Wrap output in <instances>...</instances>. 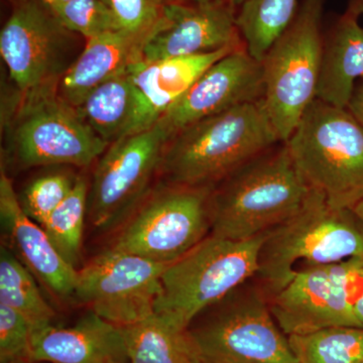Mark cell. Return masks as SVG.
<instances>
[{
  "instance_id": "cell-36",
  "label": "cell",
  "mask_w": 363,
  "mask_h": 363,
  "mask_svg": "<svg viewBox=\"0 0 363 363\" xmlns=\"http://www.w3.org/2000/svg\"><path fill=\"white\" fill-rule=\"evenodd\" d=\"M353 210H354L355 213H357V216L359 217L363 222V199L358 203L357 206L353 208Z\"/></svg>"
},
{
  "instance_id": "cell-27",
  "label": "cell",
  "mask_w": 363,
  "mask_h": 363,
  "mask_svg": "<svg viewBox=\"0 0 363 363\" xmlns=\"http://www.w3.org/2000/svg\"><path fill=\"white\" fill-rule=\"evenodd\" d=\"M52 13L66 30L80 33L86 40L121 30L105 0H70Z\"/></svg>"
},
{
  "instance_id": "cell-23",
  "label": "cell",
  "mask_w": 363,
  "mask_h": 363,
  "mask_svg": "<svg viewBox=\"0 0 363 363\" xmlns=\"http://www.w3.org/2000/svg\"><path fill=\"white\" fill-rule=\"evenodd\" d=\"M130 363H191L185 330L159 315L123 328Z\"/></svg>"
},
{
  "instance_id": "cell-24",
  "label": "cell",
  "mask_w": 363,
  "mask_h": 363,
  "mask_svg": "<svg viewBox=\"0 0 363 363\" xmlns=\"http://www.w3.org/2000/svg\"><path fill=\"white\" fill-rule=\"evenodd\" d=\"M298 0H250L236 16L238 32L248 54L262 62L274 40L297 13Z\"/></svg>"
},
{
  "instance_id": "cell-30",
  "label": "cell",
  "mask_w": 363,
  "mask_h": 363,
  "mask_svg": "<svg viewBox=\"0 0 363 363\" xmlns=\"http://www.w3.org/2000/svg\"><path fill=\"white\" fill-rule=\"evenodd\" d=\"M33 332L21 313L0 303V362L32 358Z\"/></svg>"
},
{
  "instance_id": "cell-32",
  "label": "cell",
  "mask_w": 363,
  "mask_h": 363,
  "mask_svg": "<svg viewBox=\"0 0 363 363\" xmlns=\"http://www.w3.org/2000/svg\"><path fill=\"white\" fill-rule=\"evenodd\" d=\"M355 314H357L358 321L363 327V269L362 279H360L359 291H358L357 301H355Z\"/></svg>"
},
{
  "instance_id": "cell-20",
  "label": "cell",
  "mask_w": 363,
  "mask_h": 363,
  "mask_svg": "<svg viewBox=\"0 0 363 363\" xmlns=\"http://www.w3.org/2000/svg\"><path fill=\"white\" fill-rule=\"evenodd\" d=\"M358 79L363 80V26L345 11L324 37L316 98L347 108Z\"/></svg>"
},
{
  "instance_id": "cell-5",
  "label": "cell",
  "mask_w": 363,
  "mask_h": 363,
  "mask_svg": "<svg viewBox=\"0 0 363 363\" xmlns=\"http://www.w3.org/2000/svg\"><path fill=\"white\" fill-rule=\"evenodd\" d=\"M185 337L191 363H298L255 278L199 313Z\"/></svg>"
},
{
  "instance_id": "cell-33",
  "label": "cell",
  "mask_w": 363,
  "mask_h": 363,
  "mask_svg": "<svg viewBox=\"0 0 363 363\" xmlns=\"http://www.w3.org/2000/svg\"><path fill=\"white\" fill-rule=\"evenodd\" d=\"M346 11L357 18L363 16V0H348Z\"/></svg>"
},
{
  "instance_id": "cell-1",
  "label": "cell",
  "mask_w": 363,
  "mask_h": 363,
  "mask_svg": "<svg viewBox=\"0 0 363 363\" xmlns=\"http://www.w3.org/2000/svg\"><path fill=\"white\" fill-rule=\"evenodd\" d=\"M279 143L264 100L247 102L172 136L159 175L169 185L214 187Z\"/></svg>"
},
{
  "instance_id": "cell-10",
  "label": "cell",
  "mask_w": 363,
  "mask_h": 363,
  "mask_svg": "<svg viewBox=\"0 0 363 363\" xmlns=\"http://www.w3.org/2000/svg\"><path fill=\"white\" fill-rule=\"evenodd\" d=\"M171 135L157 121L111 143L99 157L88 196L91 223L108 230L130 216L150 194Z\"/></svg>"
},
{
  "instance_id": "cell-6",
  "label": "cell",
  "mask_w": 363,
  "mask_h": 363,
  "mask_svg": "<svg viewBox=\"0 0 363 363\" xmlns=\"http://www.w3.org/2000/svg\"><path fill=\"white\" fill-rule=\"evenodd\" d=\"M301 175L331 206L363 199V126L346 108L315 99L286 142Z\"/></svg>"
},
{
  "instance_id": "cell-4",
  "label": "cell",
  "mask_w": 363,
  "mask_h": 363,
  "mask_svg": "<svg viewBox=\"0 0 363 363\" xmlns=\"http://www.w3.org/2000/svg\"><path fill=\"white\" fill-rule=\"evenodd\" d=\"M352 257L363 259L362 219L311 189L297 213L267 233L255 279L272 300L301 269Z\"/></svg>"
},
{
  "instance_id": "cell-19",
  "label": "cell",
  "mask_w": 363,
  "mask_h": 363,
  "mask_svg": "<svg viewBox=\"0 0 363 363\" xmlns=\"http://www.w3.org/2000/svg\"><path fill=\"white\" fill-rule=\"evenodd\" d=\"M241 45L199 56L133 64L130 74L142 98L143 130L156 123L210 66Z\"/></svg>"
},
{
  "instance_id": "cell-14",
  "label": "cell",
  "mask_w": 363,
  "mask_h": 363,
  "mask_svg": "<svg viewBox=\"0 0 363 363\" xmlns=\"http://www.w3.org/2000/svg\"><path fill=\"white\" fill-rule=\"evenodd\" d=\"M233 4L169 1L143 40L140 61L194 57L241 45Z\"/></svg>"
},
{
  "instance_id": "cell-13",
  "label": "cell",
  "mask_w": 363,
  "mask_h": 363,
  "mask_svg": "<svg viewBox=\"0 0 363 363\" xmlns=\"http://www.w3.org/2000/svg\"><path fill=\"white\" fill-rule=\"evenodd\" d=\"M69 33L40 0H20L0 32V54L16 89L58 85Z\"/></svg>"
},
{
  "instance_id": "cell-2",
  "label": "cell",
  "mask_w": 363,
  "mask_h": 363,
  "mask_svg": "<svg viewBox=\"0 0 363 363\" xmlns=\"http://www.w3.org/2000/svg\"><path fill=\"white\" fill-rule=\"evenodd\" d=\"M310 192L286 143H279L214 186L210 234L245 240L267 233L297 213Z\"/></svg>"
},
{
  "instance_id": "cell-12",
  "label": "cell",
  "mask_w": 363,
  "mask_h": 363,
  "mask_svg": "<svg viewBox=\"0 0 363 363\" xmlns=\"http://www.w3.org/2000/svg\"><path fill=\"white\" fill-rule=\"evenodd\" d=\"M363 259L306 267L271 300L274 319L286 336L334 326L360 327L355 314Z\"/></svg>"
},
{
  "instance_id": "cell-16",
  "label": "cell",
  "mask_w": 363,
  "mask_h": 363,
  "mask_svg": "<svg viewBox=\"0 0 363 363\" xmlns=\"http://www.w3.org/2000/svg\"><path fill=\"white\" fill-rule=\"evenodd\" d=\"M0 218L9 247L35 278L60 298L74 297L78 269L60 255L45 229L26 215L13 183L1 166Z\"/></svg>"
},
{
  "instance_id": "cell-29",
  "label": "cell",
  "mask_w": 363,
  "mask_h": 363,
  "mask_svg": "<svg viewBox=\"0 0 363 363\" xmlns=\"http://www.w3.org/2000/svg\"><path fill=\"white\" fill-rule=\"evenodd\" d=\"M116 16L119 30L136 39H145L171 0H105Z\"/></svg>"
},
{
  "instance_id": "cell-31",
  "label": "cell",
  "mask_w": 363,
  "mask_h": 363,
  "mask_svg": "<svg viewBox=\"0 0 363 363\" xmlns=\"http://www.w3.org/2000/svg\"><path fill=\"white\" fill-rule=\"evenodd\" d=\"M346 109L363 126V80L353 91L352 96Z\"/></svg>"
},
{
  "instance_id": "cell-8",
  "label": "cell",
  "mask_w": 363,
  "mask_h": 363,
  "mask_svg": "<svg viewBox=\"0 0 363 363\" xmlns=\"http://www.w3.org/2000/svg\"><path fill=\"white\" fill-rule=\"evenodd\" d=\"M324 0H302L285 30L262 60L264 106L286 143L316 99L324 35Z\"/></svg>"
},
{
  "instance_id": "cell-28",
  "label": "cell",
  "mask_w": 363,
  "mask_h": 363,
  "mask_svg": "<svg viewBox=\"0 0 363 363\" xmlns=\"http://www.w3.org/2000/svg\"><path fill=\"white\" fill-rule=\"evenodd\" d=\"M77 177L71 174L50 173L30 182L20 198L21 207L40 226L70 194Z\"/></svg>"
},
{
  "instance_id": "cell-15",
  "label": "cell",
  "mask_w": 363,
  "mask_h": 363,
  "mask_svg": "<svg viewBox=\"0 0 363 363\" xmlns=\"http://www.w3.org/2000/svg\"><path fill=\"white\" fill-rule=\"evenodd\" d=\"M262 96V63L241 45L210 66L157 121L172 138L191 124Z\"/></svg>"
},
{
  "instance_id": "cell-35",
  "label": "cell",
  "mask_w": 363,
  "mask_h": 363,
  "mask_svg": "<svg viewBox=\"0 0 363 363\" xmlns=\"http://www.w3.org/2000/svg\"><path fill=\"white\" fill-rule=\"evenodd\" d=\"M0 363H37L32 358H14V359L4 360Z\"/></svg>"
},
{
  "instance_id": "cell-38",
  "label": "cell",
  "mask_w": 363,
  "mask_h": 363,
  "mask_svg": "<svg viewBox=\"0 0 363 363\" xmlns=\"http://www.w3.org/2000/svg\"><path fill=\"white\" fill-rule=\"evenodd\" d=\"M171 1H172V0H171ZM188 1H190L191 4H208V2L214 1V0H188Z\"/></svg>"
},
{
  "instance_id": "cell-25",
  "label": "cell",
  "mask_w": 363,
  "mask_h": 363,
  "mask_svg": "<svg viewBox=\"0 0 363 363\" xmlns=\"http://www.w3.org/2000/svg\"><path fill=\"white\" fill-rule=\"evenodd\" d=\"M298 363H360L363 328L334 326L288 336Z\"/></svg>"
},
{
  "instance_id": "cell-18",
  "label": "cell",
  "mask_w": 363,
  "mask_h": 363,
  "mask_svg": "<svg viewBox=\"0 0 363 363\" xmlns=\"http://www.w3.org/2000/svg\"><path fill=\"white\" fill-rule=\"evenodd\" d=\"M142 44L123 30L88 39L84 50L60 78V97L75 108L97 86L140 61Z\"/></svg>"
},
{
  "instance_id": "cell-7",
  "label": "cell",
  "mask_w": 363,
  "mask_h": 363,
  "mask_svg": "<svg viewBox=\"0 0 363 363\" xmlns=\"http://www.w3.org/2000/svg\"><path fill=\"white\" fill-rule=\"evenodd\" d=\"M267 233L245 240L209 234L164 269L156 314L185 330L203 310L255 278Z\"/></svg>"
},
{
  "instance_id": "cell-17",
  "label": "cell",
  "mask_w": 363,
  "mask_h": 363,
  "mask_svg": "<svg viewBox=\"0 0 363 363\" xmlns=\"http://www.w3.org/2000/svg\"><path fill=\"white\" fill-rule=\"evenodd\" d=\"M32 359L37 363H130L123 328L89 310L72 326L52 324L33 335Z\"/></svg>"
},
{
  "instance_id": "cell-21",
  "label": "cell",
  "mask_w": 363,
  "mask_h": 363,
  "mask_svg": "<svg viewBox=\"0 0 363 363\" xmlns=\"http://www.w3.org/2000/svg\"><path fill=\"white\" fill-rule=\"evenodd\" d=\"M75 109L108 145L143 130L142 98L130 70L97 86Z\"/></svg>"
},
{
  "instance_id": "cell-11",
  "label": "cell",
  "mask_w": 363,
  "mask_h": 363,
  "mask_svg": "<svg viewBox=\"0 0 363 363\" xmlns=\"http://www.w3.org/2000/svg\"><path fill=\"white\" fill-rule=\"evenodd\" d=\"M167 267L109 247L78 269L74 297L109 323L131 326L156 315Z\"/></svg>"
},
{
  "instance_id": "cell-22",
  "label": "cell",
  "mask_w": 363,
  "mask_h": 363,
  "mask_svg": "<svg viewBox=\"0 0 363 363\" xmlns=\"http://www.w3.org/2000/svg\"><path fill=\"white\" fill-rule=\"evenodd\" d=\"M0 303L28 320L33 336L52 325L54 310L40 293L35 276L7 245L0 248Z\"/></svg>"
},
{
  "instance_id": "cell-26",
  "label": "cell",
  "mask_w": 363,
  "mask_h": 363,
  "mask_svg": "<svg viewBox=\"0 0 363 363\" xmlns=\"http://www.w3.org/2000/svg\"><path fill=\"white\" fill-rule=\"evenodd\" d=\"M89 188L87 179L78 176L70 194L50 215L43 225L60 255L76 269L82 253L83 231L86 213L88 212Z\"/></svg>"
},
{
  "instance_id": "cell-37",
  "label": "cell",
  "mask_w": 363,
  "mask_h": 363,
  "mask_svg": "<svg viewBox=\"0 0 363 363\" xmlns=\"http://www.w3.org/2000/svg\"><path fill=\"white\" fill-rule=\"evenodd\" d=\"M234 6H241L250 0H229Z\"/></svg>"
},
{
  "instance_id": "cell-34",
  "label": "cell",
  "mask_w": 363,
  "mask_h": 363,
  "mask_svg": "<svg viewBox=\"0 0 363 363\" xmlns=\"http://www.w3.org/2000/svg\"><path fill=\"white\" fill-rule=\"evenodd\" d=\"M40 1L42 2L45 7H48L50 11H52L58 9V7L63 6V4H67V2L70 1V0H40Z\"/></svg>"
},
{
  "instance_id": "cell-39",
  "label": "cell",
  "mask_w": 363,
  "mask_h": 363,
  "mask_svg": "<svg viewBox=\"0 0 363 363\" xmlns=\"http://www.w3.org/2000/svg\"><path fill=\"white\" fill-rule=\"evenodd\" d=\"M360 363H363V360H362V362H360Z\"/></svg>"
},
{
  "instance_id": "cell-3",
  "label": "cell",
  "mask_w": 363,
  "mask_h": 363,
  "mask_svg": "<svg viewBox=\"0 0 363 363\" xmlns=\"http://www.w3.org/2000/svg\"><path fill=\"white\" fill-rule=\"evenodd\" d=\"M2 97L1 128L9 164L20 169L88 168L109 147L66 104L57 85Z\"/></svg>"
},
{
  "instance_id": "cell-9",
  "label": "cell",
  "mask_w": 363,
  "mask_h": 363,
  "mask_svg": "<svg viewBox=\"0 0 363 363\" xmlns=\"http://www.w3.org/2000/svg\"><path fill=\"white\" fill-rule=\"evenodd\" d=\"M212 189L167 184L135 208L111 248L173 264L211 233Z\"/></svg>"
}]
</instances>
